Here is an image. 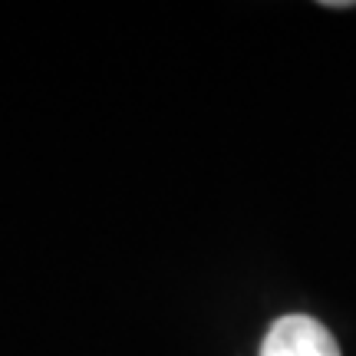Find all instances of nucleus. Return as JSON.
<instances>
[{
	"mask_svg": "<svg viewBox=\"0 0 356 356\" xmlns=\"http://www.w3.org/2000/svg\"><path fill=\"white\" fill-rule=\"evenodd\" d=\"M261 356H340L333 333L307 314H291L270 323Z\"/></svg>",
	"mask_w": 356,
	"mask_h": 356,
	"instance_id": "f257e3e1",
	"label": "nucleus"
}]
</instances>
